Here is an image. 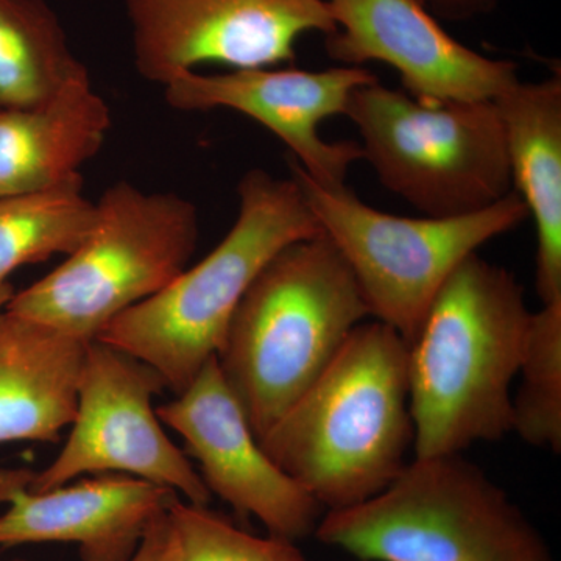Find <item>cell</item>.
I'll use <instances>...</instances> for the list:
<instances>
[{"instance_id": "cell-1", "label": "cell", "mask_w": 561, "mask_h": 561, "mask_svg": "<svg viewBox=\"0 0 561 561\" xmlns=\"http://www.w3.org/2000/svg\"><path fill=\"white\" fill-rule=\"evenodd\" d=\"M413 438L409 346L376 320L354 328L327 370L260 442L328 512L389 486L408 465Z\"/></svg>"}, {"instance_id": "cell-2", "label": "cell", "mask_w": 561, "mask_h": 561, "mask_svg": "<svg viewBox=\"0 0 561 561\" xmlns=\"http://www.w3.org/2000/svg\"><path fill=\"white\" fill-rule=\"evenodd\" d=\"M531 313L515 276L478 253L453 272L409 346L415 456L460 454L511 434Z\"/></svg>"}, {"instance_id": "cell-3", "label": "cell", "mask_w": 561, "mask_h": 561, "mask_svg": "<svg viewBox=\"0 0 561 561\" xmlns=\"http://www.w3.org/2000/svg\"><path fill=\"white\" fill-rule=\"evenodd\" d=\"M370 317L341 251L320 232L276 253L243 294L217 353L261 440Z\"/></svg>"}, {"instance_id": "cell-4", "label": "cell", "mask_w": 561, "mask_h": 561, "mask_svg": "<svg viewBox=\"0 0 561 561\" xmlns=\"http://www.w3.org/2000/svg\"><path fill=\"white\" fill-rule=\"evenodd\" d=\"M238 195V219L219 245L95 339L150 365L175 394L217 356L257 273L284 247L321 232L294 176L275 179L253 169L242 176Z\"/></svg>"}, {"instance_id": "cell-5", "label": "cell", "mask_w": 561, "mask_h": 561, "mask_svg": "<svg viewBox=\"0 0 561 561\" xmlns=\"http://www.w3.org/2000/svg\"><path fill=\"white\" fill-rule=\"evenodd\" d=\"M313 535L360 561H553L507 491L461 453L415 456L381 493L324 512Z\"/></svg>"}, {"instance_id": "cell-6", "label": "cell", "mask_w": 561, "mask_h": 561, "mask_svg": "<svg viewBox=\"0 0 561 561\" xmlns=\"http://www.w3.org/2000/svg\"><path fill=\"white\" fill-rule=\"evenodd\" d=\"M95 209L87 241L49 275L14 291L5 311L91 342L186 271L198 241L194 203L119 181Z\"/></svg>"}, {"instance_id": "cell-7", "label": "cell", "mask_w": 561, "mask_h": 561, "mask_svg": "<svg viewBox=\"0 0 561 561\" xmlns=\"http://www.w3.org/2000/svg\"><path fill=\"white\" fill-rule=\"evenodd\" d=\"M345 116L382 186L426 217L478 213L513 191L494 101H421L376 80L353 92Z\"/></svg>"}, {"instance_id": "cell-8", "label": "cell", "mask_w": 561, "mask_h": 561, "mask_svg": "<svg viewBox=\"0 0 561 561\" xmlns=\"http://www.w3.org/2000/svg\"><path fill=\"white\" fill-rule=\"evenodd\" d=\"M309 209L359 284L370 317L411 346L453 272L529 217L519 195L456 217H401L365 205L348 187L328 190L290 164Z\"/></svg>"}, {"instance_id": "cell-9", "label": "cell", "mask_w": 561, "mask_h": 561, "mask_svg": "<svg viewBox=\"0 0 561 561\" xmlns=\"http://www.w3.org/2000/svg\"><path fill=\"white\" fill-rule=\"evenodd\" d=\"M164 389L150 365L95 339L88 342L72 431L49 467L24 470L25 486L47 491L79 476L116 472L208 505L213 494L201 472L168 437L151 404Z\"/></svg>"}, {"instance_id": "cell-10", "label": "cell", "mask_w": 561, "mask_h": 561, "mask_svg": "<svg viewBox=\"0 0 561 561\" xmlns=\"http://www.w3.org/2000/svg\"><path fill=\"white\" fill-rule=\"evenodd\" d=\"M139 76L164 87L202 65L273 68L309 33H335L328 0H127Z\"/></svg>"}, {"instance_id": "cell-11", "label": "cell", "mask_w": 561, "mask_h": 561, "mask_svg": "<svg viewBox=\"0 0 561 561\" xmlns=\"http://www.w3.org/2000/svg\"><path fill=\"white\" fill-rule=\"evenodd\" d=\"M183 437L210 494L242 518H256L275 537L295 541L316 534L324 508L268 457L238 398L210 357L186 390L157 409Z\"/></svg>"}, {"instance_id": "cell-12", "label": "cell", "mask_w": 561, "mask_h": 561, "mask_svg": "<svg viewBox=\"0 0 561 561\" xmlns=\"http://www.w3.org/2000/svg\"><path fill=\"white\" fill-rule=\"evenodd\" d=\"M376 80L364 66L232 69L214 76L190 70L164 84V98L180 111L227 108L245 114L283 140L309 179L328 190H341L351 165L364 154L350 140L328 142L320 127L345 114L353 92Z\"/></svg>"}, {"instance_id": "cell-13", "label": "cell", "mask_w": 561, "mask_h": 561, "mask_svg": "<svg viewBox=\"0 0 561 561\" xmlns=\"http://www.w3.org/2000/svg\"><path fill=\"white\" fill-rule=\"evenodd\" d=\"M335 33L328 55L342 66L379 61L400 73L421 101H494L515 81L518 66L483 57L454 39L424 0H328Z\"/></svg>"}, {"instance_id": "cell-14", "label": "cell", "mask_w": 561, "mask_h": 561, "mask_svg": "<svg viewBox=\"0 0 561 561\" xmlns=\"http://www.w3.org/2000/svg\"><path fill=\"white\" fill-rule=\"evenodd\" d=\"M179 494L106 472L47 491L25 486L24 470L0 468V549L41 542L79 546L81 561H130Z\"/></svg>"}, {"instance_id": "cell-15", "label": "cell", "mask_w": 561, "mask_h": 561, "mask_svg": "<svg viewBox=\"0 0 561 561\" xmlns=\"http://www.w3.org/2000/svg\"><path fill=\"white\" fill-rule=\"evenodd\" d=\"M108 105L84 68L50 101L0 110V198L54 190L81 179L105 144Z\"/></svg>"}, {"instance_id": "cell-16", "label": "cell", "mask_w": 561, "mask_h": 561, "mask_svg": "<svg viewBox=\"0 0 561 561\" xmlns=\"http://www.w3.org/2000/svg\"><path fill=\"white\" fill-rule=\"evenodd\" d=\"M87 341L0 312V443L58 442L72 424Z\"/></svg>"}, {"instance_id": "cell-17", "label": "cell", "mask_w": 561, "mask_h": 561, "mask_svg": "<svg viewBox=\"0 0 561 561\" xmlns=\"http://www.w3.org/2000/svg\"><path fill=\"white\" fill-rule=\"evenodd\" d=\"M504 125L512 184L537 227V291L561 300V79L518 80L494 99Z\"/></svg>"}, {"instance_id": "cell-18", "label": "cell", "mask_w": 561, "mask_h": 561, "mask_svg": "<svg viewBox=\"0 0 561 561\" xmlns=\"http://www.w3.org/2000/svg\"><path fill=\"white\" fill-rule=\"evenodd\" d=\"M83 69L44 0H0V110L50 101Z\"/></svg>"}, {"instance_id": "cell-19", "label": "cell", "mask_w": 561, "mask_h": 561, "mask_svg": "<svg viewBox=\"0 0 561 561\" xmlns=\"http://www.w3.org/2000/svg\"><path fill=\"white\" fill-rule=\"evenodd\" d=\"M95 203L81 179L54 190L0 198V287L22 265L73 253L94 228Z\"/></svg>"}, {"instance_id": "cell-20", "label": "cell", "mask_w": 561, "mask_h": 561, "mask_svg": "<svg viewBox=\"0 0 561 561\" xmlns=\"http://www.w3.org/2000/svg\"><path fill=\"white\" fill-rule=\"evenodd\" d=\"M512 398V432L535 448L561 451V300L531 313Z\"/></svg>"}, {"instance_id": "cell-21", "label": "cell", "mask_w": 561, "mask_h": 561, "mask_svg": "<svg viewBox=\"0 0 561 561\" xmlns=\"http://www.w3.org/2000/svg\"><path fill=\"white\" fill-rule=\"evenodd\" d=\"M169 516L180 546V561H308L295 541L254 537L238 529L208 505H194L179 497L169 505Z\"/></svg>"}, {"instance_id": "cell-22", "label": "cell", "mask_w": 561, "mask_h": 561, "mask_svg": "<svg viewBox=\"0 0 561 561\" xmlns=\"http://www.w3.org/2000/svg\"><path fill=\"white\" fill-rule=\"evenodd\" d=\"M130 561H180L179 540L169 511L153 523Z\"/></svg>"}, {"instance_id": "cell-23", "label": "cell", "mask_w": 561, "mask_h": 561, "mask_svg": "<svg viewBox=\"0 0 561 561\" xmlns=\"http://www.w3.org/2000/svg\"><path fill=\"white\" fill-rule=\"evenodd\" d=\"M426 5L438 11L442 16L451 20H468L478 14L489 13L496 5V0H424Z\"/></svg>"}, {"instance_id": "cell-24", "label": "cell", "mask_w": 561, "mask_h": 561, "mask_svg": "<svg viewBox=\"0 0 561 561\" xmlns=\"http://www.w3.org/2000/svg\"><path fill=\"white\" fill-rule=\"evenodd\" d=\"M14 289L10 283H7L5 286L0 287V312L5 309L7 302L10 301V298L13 297Z\"/></svg>"}]
</instances>
